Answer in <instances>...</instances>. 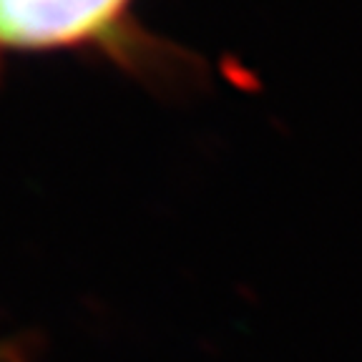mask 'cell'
Masks as SVG:
<instances>
[{"label":"cell","mask_w":362,"mask_h":362,"mask_svg":"<svg viewBox=\"0 0 362 362\" xmlns=\"http://www.w3.org/2000/svg\"><path fill=\"white\" fill-rule=\"evenodd\" d=\"M131 0H0V45L58 48L98 38Z\"/></svg>","instance_id":"cell-1"}]
</instances>
